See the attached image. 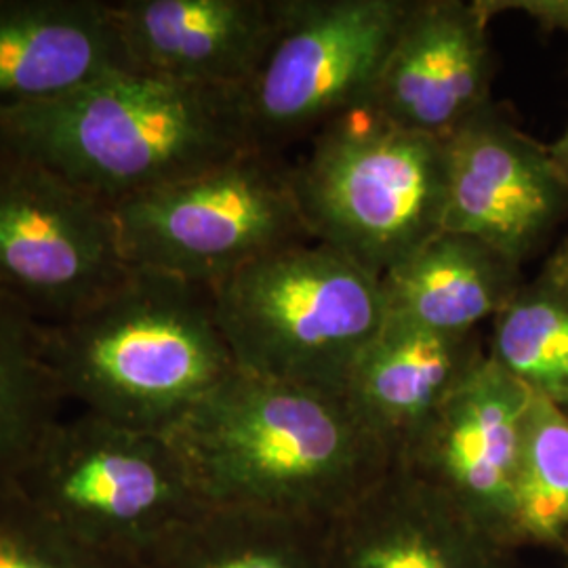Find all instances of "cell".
I'll return each instance as SVG.
<instances>
[{
	"instance_id": "d6986e66",
	"label": "cell",
	"mask_w": 568,
	"mask_h": 568,
	"mask_svg": "<svg viewBox=\"0 0 568 568\" xmlns=\"http://www.w3.org/2000/svg\"><path fill=\"white\" fill-rule=\"evenodd\" d=\"M61 403L44 356V325L0 291V488L60 419Z\"/></svg>"
},
{
	"instance_id": "30bf717a",
	"label": "cell",
	"mask_w": 568,
	"mask_h": 568,
	"mask_svg": "<svg viewBox=\"0 0 568 568\" xmlns=\"http://www.w3.org/2000/svg\"><path fill=\"white\" fill-rule=\"evenodd\" d=\"M532 389L490 356L436 408L394 462L499 546L514 548V487Z\"/></svg>"
},
{
	"instance_id": "7a4b0ae2",
	"label": "cell",
	"mask_w": 568,
	"mask_h": 568,
	"mask_svg": "<svg viewBox=\"0 0 568 568\" xmlns=\"http://www.w3.org/2000/svg\"><path fill=\"white\" fill-rule=\"evenodd\" d=\"M0 135L110 206L255 150L241 89L138 70L4 114Z\"/></svg>"
},
{
	"instance_id": "5bb4252c",
	"label": "cell",
	"mask_w": 568,
	"mask_h": 568,
	"mask_svg": "<svg viewBox=\"0 0 568 568\" xmlns=\"http://www.w3.org/2000/svg\"><path fill=\"white\" fill-rule=\"evenodd\" d=\"M325 568H514L509 549L474 527L400 464L326 527Z\"/></svg>"
},
{
	"instance_id": "9a60e30c",
	"label": "cell",
	"mask_w": 568,
	"mask_h": 568,
	"mask_svg": "<svg viewBox=\"0 0 568 568\" xmlns=\"http://www.w3.org/2000/svg\"><path fill=\"white\" fill-rule=\"evenodd\" d=\"M485 356L478 333H440L386 316L352 366L342 396L392 462H398Z\"/></svg>"
},
{
	"instance_id": "9c48e42d",
	"label": "cell",
	"mask_w": 568,
	"mask_h": 568,
	"mask_svg": "<svg viewBox=\"0 0 568 568\" xmlns=\"http://www.w3.org/2000/svg\"><path fill=\"white\" fill-rule=\"evenodd\" d=\"M410 0H288L283 28L241 89L255 150L281 154L363 108Z\"/></svg>"
},
{
	"instance_id": "277c9868",
	"label": "cell",
	"mask_w": 568,
	"mask_h": 568,
	"mask_svg": "<svg viewBox=\"0 0 568 568\" xmlns=\"http://www.w3.org/2000/svg\"><path fill=\"white\" fill-rule=\"evenodd\" d=\"M213 295L241 373L333 394L386 323L382 278L318 241L265 255Z\"/></svg>"
},
{
	"instance_id": "603a6c76",
	"label": "cell",
	"mask_w": 568,
	"mask_h": 568,
	"mask_svg": "<svg viewBox=\"0 0 568 568\" xmlns=\"http://www.w3.org/2000/svg\"><path fill=\"white\" fill-rule=\"evenodd\" d=\"M541 276L568 300V243L549 257Z\"/></svg>"
},
{
	"instance_id": "5b68a950",
	"label": "cell",
	"mask_w": 568,
	"mask_h": 568,
	"mask_svg": "<svg viewBox=\"0 0 568 568\" xmlns=\"http://www.w3.org/2000/svg\"><path fill=\"white\" fill-rule=\"evenodd\" d=\"M293 187L310 236L384 278L443 232L447 140L354 108L314 133Z\"/></svg>"
},
{
	"instance_id": "2e32d148",
	"label": "cell",
	"mask_w": 568,
	"mask_h": 568,
	"mask_svg": "<svg viewBox=\"0 0 568 568\" xmlns=\"http://www.w3.org/2000/svg\"><path fill=\"white\" fill-rule=\"evenodd\" d=\"M129 70L110 0H0V116Z\"/></svg>"
},
{
	"instance_id": "3957f363",
	"label": "cell",
	"mask_w": 568,
	"mask_h": 568,
	"mask_svg": "<svg viewBox=\"0 0 568 568\" xmlns=\"http://www.w3.org/2000/svg\"><path fill=\"white\" fill-rule=\"evenodd\" d=\"M44 356L61 400L164 436L236 371L213 288L145 270L77 318L44 325Z\"/></svg>"
},
{
	"instance_id": "484cf974",
	"label": "cell",
	"mask_w": 568,
	"mask_h": 568,
	"mask_svg": "<svg viewBox=\"0 0 568 568\" xmlns=\"http://www.w3.org/2000/svg\"><path fill=\"white\" fill-rule=\"evenodd\" d=\"M567 568H568V562H567Z\"/></svg>"
},
{
	"instance_id": "ffe728a7",
	"label": "cell",
	"mask_w": 568,
	"mask_h": 568,
	"mask_svg": "<svg viewBox=\"0 0 568 568\" xmlns=\"http://www.w3.org/2000/svg\"><path fill=\"white\" fill-rule=\"evenodd\" d=\"M520 546L568 551V415L535 392L514 487V548Z\"/></svg>"
},
{
	"instance_id": "52a82bcc",
	"label": "cell",
	"mask_w": 568,
	"mask_h": 568,
	"mask_svg": "<svg viewBox=\"0 0 568 568\" xmlns=\"http://www.w3.org/2000/svg\"><path fill=\"white\" fill-rule=\"evenodd\" d=\"M112 213L131 270L211 288L274 251L314 241L295 196L293 164L265 150L126 199Z\"/></svg>"
},
{
	"instance_id": "6da1fadb",
	"label": "cell",
	"mask_w": 568,
	"mask_h": 568,
	"mask_svg": "<svg viewBox=\"0 0 568 568\" xmlns=\"http://www.w3.org/2000/svg\"><path fill=\"white\" fill-rule=\"evenodd\" d=\"M204 506L328 527L392 457L342 394L241 373L166 434Z\"/></svg>"
},
{
	"instance_id": "cb8c5ba5",
	"label": "cell",
	"mask_w": 568,
	"mask_h": 568,
	"mask_svg": "<svg viewBox=\"0 0 568 568\" xmlns=\"http://www.w3.org/2000/svg\"><path fill=\"white\" fill-rule=\"evenodd\" d=\"M549 154H551V161H554L556 169L560 171L562 180L568 185V126L567 131L556 140V143L549 145Z\"/></svg>"
},
{
	"instance_id": "44dd1931",
	"label": "cell",
	"mask_w": 568,
	"mask_h": 568,
	"mask_svg": "<svg viewBox=\"0 0 568 568\" xmlns=\"http://www.w3.org/2000/svg\"><path fill=\"white\" fill-rule=\"evenodd\" d=\"M488 356L535 394H568V300L541 274L495 318Z\"/></svg>"
},
{
	"instance_id": "e0dca14e",
	"label": "cell",
	"mask_w": 568,
	"mask_h": 568,
	"mask_svg": "<svg viewBox=\"0 0 568 568\" xmlns=\"http://www.w3.org/2000/svg\"><path fill=\"white\" fill-rule=\"evenodd\" d=\"M386 316L440 333H478L523 286L520 265L466 234L440 232L382 278Z\"/></svg>"
},
{
	"instance_id": "ac0fdd59",
	"label": "cell",
	"mask_w": 568,
	"mask_h": 568,
	"mask_svg": "<svg viewBox=\"0 0 568 568\" xmlns=\"http://www.w3.org/2000/svg\"><path fill=\"white\" fill-rule=\"evenodd\" d=\"M326 527L253 509L204 506L133 568H325Z\"/></svg>"
},
{
	"instance_id": "d4e9b609",
	"label": "cell",
	"mask_w": 568,
	"mask_h": 568,
	"mask_svg": "<svg viewBox=\"0 0 568 568\" xmlns=\"http://www.w3.org/2000/svg\"><path fill=\"white\" fill-rule=\"evenodd\" d=\"M556 405L560 406V408H562V410H565V413L568 415V394L565 396V398H562V400H558Z\"/></svg>"
},
{
	"instance_id": "7c38bea8",
	"label": "cell",
	"mask_w": 568,
	"mask_h": 568,
	"mask_svg": "<svg viewBox=\"0 0 568 568\" xmlns=\"http://www.w3.org/2000/svg\"><path fill=\"white\" fill-rule=\"evenodd\" d=\"M490 16L480 0H410L363 108L447 140L490 103Z\"/></svg>"
},
{
	"instance_id": "4fadbf2b",
	"label": "cell",
	"mask_w": 568,
	"mask_h": 568,
	"mask_svg": "<svg viewBox=\"0 0 568 568\" xmlns=\"http://www.w3.org/2000/svg\"><path fill=\"white\" fill-rule=\"evenodd\" d=\"M129 70L243 89L283 28L288 0H110Z\"/></svg>"
},
{
	"instance_id": "8992f818",
	"label": "cell",
	"mask_w": 568,
	"mask_h": 568,
	"mask_svg": "<svg viewBox=\"0 0 568 568\" xmlns=\"http://www.w3.org/2000/svg\"><path fill=\"white\" fill-rule=\"evenodd\" d=\"M4 488L65 535L126 562L204 508L169 436L84 410L49 427Z\"/></svg>"
},
{
	"instance_id": "8fae6325",
	"label": "cell",
	"mask_w": 568,
	"mask_h": 568,
	"mask_svg": "<svg viewBox=\"0 0 568 568\" xmlns=\"http://www.w3.org/2000/svg\"><path fill=\"white\" fill-rule=\"evenodd\" d=\"M568 209L549 148L488 103L447 138L443 232L466 234L523 265Z\"/></svg>"
},
{
	"instance_id": "7402d4cb",
	"label": "cell",
	"mask_w": 568,
	"mask_h": 568,
	"mask_svg": "<svg viewBox=\"0 0 568 568\" xmlns=\"http://www.w3.org/2000/svg\"><path fill=\"white\" fill-rule=\"evenodd\" d=\"M0 568H133V562L84 546L0 488Z\"/></svg>"
},
{
	"instance_id": "ba28073f",
	"label": "cell",
	"mask_w": 568,
	"mask_h": 568,
	"mask_svg": "<svg viewBox=\"0 0 568 568\" xmlns=\"http://www.w3.org/2000/svg\"><path fill=\"white\" fill-rule=\"evenodd\" d=\"M131 272L112 206L0 135V291L42 325H61Z\"/></svg>"
}]
</instances>
